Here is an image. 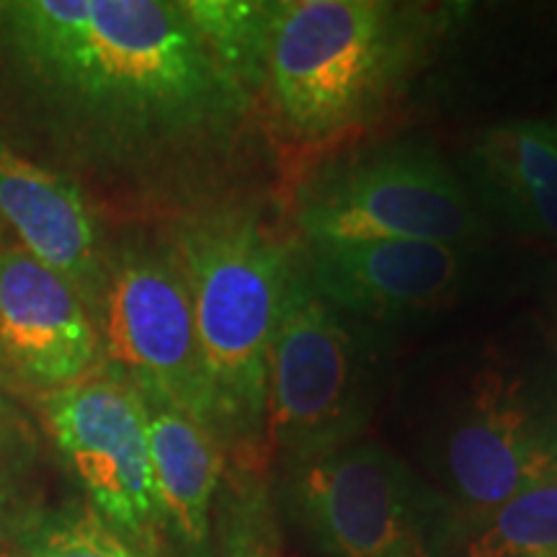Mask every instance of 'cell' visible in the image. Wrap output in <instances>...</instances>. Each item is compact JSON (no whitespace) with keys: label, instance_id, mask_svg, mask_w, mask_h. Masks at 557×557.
I'll return each instance as SVG.
<instances>
[{"label":"cell","instance_id":"obj_1","mask_svg":"<svg viewBox=\"0 0 557 557\" xmlns=\"http://www.w3.org/2000/svg\"><path fill=\"white\" fill-rule=\"evenodd\" d=\"M0 88L81 163L143 181L225 163L256 114L171 0H3Z\"/></svg>","mask_w":557,"mask_h":557},{"label":"cell","instance_id":"obj_2","mask_svg":"<svg viewBox=\"0 0 557 557\" xmlns=\"http://www.w3.org/2000/svg\"><path fill=\"white\" fill-rule=\"evenodd\" d=\"M423 41L418 13L380 0L267 3L256 109L295 145L336 143L372 122Z\"/></svg>","mask_w":557,"mask_h":557},{"label":"cell","instance_id":"obj_3","mask_svg":"<svg viewBox=\"0 0 557 557\" xmlns=\"http://www.w3.org/2000/svg\"><path fill=\"white\" fill-rule=\"evenodd\" d=\"M205 361L212 431L259 455L269 348L295 256L248 209H214L178 230Z\"/></svg>","mask_w":557,"mask_h":557},{"label":"cell","instance_id":"obj_4","mask_svg":"<svg viewBox=\"0 0 557 557\" xmlns=\"http://www.w3.org/2000/svg\"><path fill=\"white\" fill-rule=\"evenodd\" d=\"M418 455L457 537L527 487L557 478V382L517 359L483 357L431 406Z\"/></svg>","mask_w":557,"mask_h":557},{"label":"cell","instance_id":"obj_5","mask_svg":"<svg viewBox=\"0 0 557 557\" xmlns=\"http://www.w3.org/2000/svg\"><path fill=\"white\" fill-rule=\"evenodd\" d=\"M374 408V338L312 287L295 256L269 348L263 462L282 468L357 442Z\"/></svg>","mask_w":557,"mask_h":557},{"label":"cell","instance_id":"obj_6","mask_svg":"<svg viewBox=\"0 0 557 557\" xmlns=\"http://www.w3.org/2000/svg\"><path fill=\"white\" fill-rule=\"evenodd\" d=\"M276 504L318 557H447L455 521L423 475L357 438L278 468Z\"/></svg>","mask_w":557,"mask_h":557},{"label":"cell","instance_id":"obj_7","mask_svg":"<svg viewBox=\"0 0 557 557\" xmlns=\"http://www.w3.org/2000/svg\"><path fill=\"white\" fill-rule=\"evenodd\" d=\"M292 218L305 243L429 240L465 248L485 233L447 163L413 148L325 165L297 189Z\"/></svg>","mask_w":557,"mask_h":557},{"label":"cell","instance_id":"obj_8","mask_svg":"<svg viewBox=\"0 0 557 557\" xmlns=\"http://www.w3.org/2000/svg\"><path fill=\"white\" fill-rule=\"evenodd\" d=\"M94 323L109 369L212 429L191 292L173 246L116 250Z\"/></svg>","mask_w":557,"mask_h":557},{"label":"cell","instance_id":"obj_9","mask_svg":"<svg viewBox=\"0 0 557 557\" xmlns=\"http://www.w3.org/2000/svg\"><path fill=\"white\" fill-rule=\"evenodd\" d=\"M47 426L103 524L139 545L156 540L163 517L139 389L114 369H94L50 393Z\"/></svg>","mask_w":557,"mask_h":557},{"label":"cell","instance_id":"obj_10","mask_svg":"<svg viewBox=\"0 0 557 557\" xmlns=\"http://www.w3.org/2000/svg\"><path fill=\"white\" fill-rule=\"evenodd\" d=\"M299 259L312 287L354 320L434 312L465 278V248L429 240L308 243Z\"/></svg>","mask_w":557,"mask_h":557},{"label":"cell","instance_id":"obj_11","mask_svg":"<svg viewBox=\"0 0 557 557\" xmlns=\"http://www.w3.org/2000/svg\"><path fill=\"white\" fill-rule=\"evenodd\" d=\"M0 357L52 393L94 372L101 357L83 297L24 248H0Z\"/></svg>","mask_w":557,"mask_h":557},{"label":"cell","instance_id":"obj_12","mask_svg":"<svg viewBox=\"0 0 557 557\" xmlns=\"http://www.w3.org/2000/svg\"><path fill=\"white\" fill-rule=\"evenodd\" d=\"M0 220L26 253L67 278L96 315L109 259L78 184L0 145Z\"/></svg>","mask_w":557,"mask_h":557},{"label":"cell","instance_id":"obj_13","mask_svg":"<svg viewBox=\"0 0 557 557\" xmlns=\"http://www.w3.org/2000/svg\"><path fill=\"white\" fill-rule=\"evenodd\" d=\"M148 413L152 478L163 527L191 557H209L212 504L222 475L220 438L191 413L139 389Z\"/></svg>","mask_w":557,"mask_h":557},{"label":"cell","instance_id":"obj_14","mask_svg":"<svg viewBox=\"0 0 557 557\" xmlns=\"http://www.w3.org/2000/svg\"><path fill=\"white\" fill-rule=\"evenodd\" d=\"M470 165L485 201L508 225L557 240V143L545 122L485 129Z\"/></svg>","mask_w":557,"mask_h":557},{"label":"cell","instance_id":"obj_15","mask_svg":"<svg viewBox=\"0 0 557 557\" xmlns=\"http://www.w3.org/2000/svg\"><path fill=\"white\" fill-rule=\"evenodd\" d=\"M447 557H557V478L527 487L457 534Z\"/></svg>","mask_w":557,"mask_h":557},{"label":"cell","instance_id":"obj_16","mask_svg":"<svg viewBox=\"0 0 557 557\" xmlns=\"http://www.w3.org/2000/svg\"><path fill=\"white\" fill-rule=\"evenodd\" d=\"M218 557H282L274 498L259 468H246L230 483L220 513Z\"/></svg>","mask_w":557,"mask_h":557},{"label":"cell","instance_id":"obj_17","mask_svg":"<svg viewBox=\"0 0 557 557\" xmlns=\"http://www.w3.org/2000/svg\"><path fill=\"white\" fill-rule=\"evenodd\" d=\"M29 557H143L107 527L99 513L86 511L47 529Z\"/></svg>","mask_w":557,"mask_h":557},{"label":"cell","instance_id":"obj_18","mask_svg":"<svg viewBox=\"0 0 557 557\" xmlns=\"http://www.w3.org/2000/svg\"><path fill=\"white\" fill-rule=\"evenodd\" d=\"M21 444H24V426H21L18 416L0 400V475H3L5 465L21 455Z\"/></svg>","mask_w":557,"mask_h":557},{"label":"cell","instance_id":"obj_19","mask_svg":"<svg viewBox=\"0 0 557 557\" xmlns=\"http://www.w3.org/2000/svg\"><path fill=\"white\" fill-rule=\"evenodd\" d=\"M547 127H549V132H553V137H555V143H557V120H555V122H549Z\"/></svg>","mask_w":557,"mask_h":557}]
</instances>
